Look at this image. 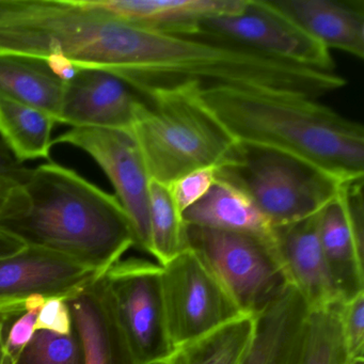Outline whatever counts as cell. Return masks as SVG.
Masks as SVG:
<instances>
[{
    "label": "cell",
    "instance_id": "1",
    "mask_svg": "<svg viewBox=\"0 0 364 364\" xmlns=\"http://www.w3.org/2000/svg\"><path fill=\"white\" fill-rule=\"evenodd\" d=\"M238 144L297 157L342 183L364 178V129L317 100L221 88L198 95Z\"/></svg>",
    "mask_w": 364,
    "mask_h": 364
},
{
    "label": "cell",
    "instance_id": "2",
    "mask_svg": "<svg viewBox=\"0 0 364 364\" xmlns=\"http://www.w3.org/2000/svg\"><path fill=\"white\" fill-rule=\"evenodd\" d=\"M28 202L0 229L26 246L65 255L102 274L135 246L131 221L116 196L56 163L29 169L23 182Z\"/></svg>",
    "mask_w": 364,
    "mask_h": 364
},
{
    "label": "cell",
    "instance_id": "3",
    "mask_svg": "<svg viewBox=\"0 0 364 364\" xmlns=\"http://www.w3.org/2000/svg\"><path fill=\"white\" fill-rule=\"evenodd\" d=\"M196 89L139 101L131 132L151 181L170 185L200 168L227 166L238 144L200 102Z\"/></svg>",
    "mask_w": 364,
    "mask_h": 364
},
{
    "label": "cell",
    "instance_id": "4",
    "mask_svg": "<svg viewBox=\"0 0 364 364\" xmlns=\"http://www.w3.org/2000/svg\"><path fill=\"white\" fill-rule=\"evenodd\" d=\"M217 178L244 191L272 228L321 212L346 184L297 157L242 144Z\"/></svg>",
    "mask_w": 364,
    "mask_h": 364
},
{
    "label": "cell",
    "instance_id": "5",
    "mask_svg": "<svg viewBox=\"0 0 364 364\" xmlns=\"http://www.w3.org/2000/svg\"><path fill=\"white\" fill-rule=\"evenodd\" d=\"M186 244L246 314L261 312L289 284L272 238L186 225Z\"/></svg>",
    "mask_w": 364,
    "mask_h": 364
},
{
    "label": "cell",
    "instance_id": "6",
    "mask_svg": "<svg viewBox=\"0 0 364 364\" xmlns=\"http://www.w3.org/2000/svg\"><path fill=\"white\" fill-rule=\"evenodd\" d=\"M193 35L319 71L336 72L331 53L272 0H247L242 12L199 23Z\"/></svg>",
    "mask_w": 364,
    "mask_h": 364
},
{
    "label": "cell",
    "instance_id": "7",
    "mask_svg": "<svg viewBox=\"0 0 364 364\" xmlns=\"http://www.w3.org/2000/svg\"><path fill=\"white\" fill-rule=\"evenodd\" d=\"M161 266L166 319L174 350L246 315L214 272L191 249Z\"/></svg>",
    "mask_w": 364,
    "mask_h": 364
},
{
    "label": "cell",
    "instance_id": "8",
    "mask_svg": "<svg viewBox=\"0 0 364 364\" xmlns=\"http://www.w3.org/2000/svg\"><path fill=\"white\" fill-rule=\"evenodd\" d=\"M161 274L159 263L140 259H120L105 272L119 323L139 364L164 363L174 351Z\"/></svg>",
    "mask_w": 364,
    "mask_h": 364
},
{
    "label": "cell",
    "instance_id": "9",
    "mask_svg": "<svg viewBox=\"0 0 364 364\" xmlns=\"http://www.w3.org/2000/svg\"><path fill=\"white\" fill-rule=\"evenodd\" d=\"M90 155L116 189L135 235V247L151 255V178L131 129L75 127L53 139Z\"/></svg>",
    "mask_w": 364,
    "mask_h": 364
},
{
    "label": "cell",
    "instance_id": "10",
    "mask_svg": "<svg viewBox=\"0 0 364 364\" xmlns=\"http://www.w3.org/2000/svg\"><path fill=\"white\" fill-rule=\"evenodd\" d=\"M319 238L338 299L346 302L364 293L363 180L343 185L321 210Z\"/></svg>",
    "mask_w": 364,
    "mask_h": 364
},
{
    "label": "cell",
    "instance_id": "11",
    "mask_svg": "<svg viewBox=\"0 0 364 364\" xmlns=\"http://www.w3.org/2000/svg\"><path fill=\"white\" fill-rule=\"evenodd\" d=\"M97 276L65 255L27 246L0 259V306L23 304L33 296L67 299Z\"/></svg>",
    "mask_w": 364,
    "mask_h": 364
},
{
    "label": "cell",
    "instance_id": "12",
    "mask_svg": "<svg viewBox=\"0 0 364 364\" xmlns=\"http://www.w3.org/2000/svg\"><path fill=\"white\" fill-rule=\"evenodd\" d=\"M112 74L80 70L65 82L57 123L75 127L131 129L140 100Z\"/></svg>",
    "mask_w": 364,
    "mask_h": 364
},
{
    "label": "cell",
    "instance_id": "13",
    "mask_svg": "<svg viewBox=\"0 0 364 364\" xmlns=\"http://www.w3.org/2000/svg\"><path fill=\"white\" fill-rule=\"evenodd\" d=\"M65 300L84 348L85 364H139L119 323L105 272Z\"/></svg>",
    "mask_w": 364,
    "mask_h": 364
},
{
    "label": "cell",
    "instance_id": "14",
    "mask_svg": "<svg viewBox=\"0 0 364 364\" xmlns=\"http://www.w3.org/2000/svg\"><path fill=\"white\" fill-rule=\"evenodd\" d=\"M321 210L308 218L272 229V245L285 279L301 295L309 309L340 301L328 276L321 250Z\"/></svg>",
    "mask_w": 364,
    "mask_h": 364
},
{
    "label": "cell",
    "instance_id": "15",
    "mask_svg": "<svg viewBox=\"0 0 364 364\" xmlns=\"http://www.w3.org/2000/svg\"><path fill=\"white\" fill-rule=\"evenodd\" d=\"M309 306L291 285L257 313V330L244 364H300Z\"/></svg>",
    "mask_w": 364,
    "mask_h": 364
},
{
    "label": "cell",
    "instance_id": "16",
    "mask_svg": "<svg viewBox=\"0 0 364 364\" xmlns=\"http://www.w3.org/2000/svg\"><path fill=\"white\" fill-rule=\"evenodd\" d=\"M298 26L328 50L364 57L362 0H272Z\"/></svg>",
    "mask_w": 364,
    "mask_h": 364
},
{
    "label": "cell",
    "instance_id": "17",
    "mask_svg": "<svg viewBox=\"0 0 364 364\" xmlns=\"http://www.w3.org/2000/svg\"><path fill=\"white\" fill-rule=\"evenodd\" d=\"M107 14L139 26L170 33H189L199 23L233 16L247 0H95Z\"/></svg>",
    "mask_w": 364,
    "mask_h": 364
},
{
    "label": "cell",
    "instance_id": "18",
    "mask_svg": "<svg viewBox=\"0 0 364 364\" xmlns=\"http://www.w3.org/2000/svg\"><path fill=\"white\" fill-rule=\"evenodd\" d=\"M187 225L272 238V225L237 187L217 178L208 195L183 214Z\"/></svg>",
    "mask_w": 364,
    "mask_h": 364
},
{
    "label": "cell",
    "instance_id": "19",
    "mask_svg": "<svg viewBox=\"0 0 364 364\" xmlns=\"http://www.w3.org/2000/svg\"><path fill=\"white\" fill-rule=\"evenodd\" d=\"M65 82L44 61L0 55V95L37 108L56 123Z\"/></svg>",
    "mask_w": 364,
    "mask_h": 364
},
{
    "label": "cell",
    "instance_id": "20",
    "mask_svg": "<svg viewBox=\"0 0 364 364\" xmlns=\"http://www.w3.org/2000/svg\"><path fill=\"white\" fill-rule=\"evenodd\" d=\"M257 330V316L233 319L183 346L167 360L169 364H244Z\"/></svg>",
    "mask_w": 364,
    "mask_h": 364
},
{
    "label": "cell",
    "instance_id": "21",
    "mask_svg": "<svg viewBox=\"0 0 364 364\" xmlns=\"http://www.w3.org/2000/svg\"><path fill=\"white\" fill-rule=\"evenodd\" d=\"M55 124L50 114L0 95V136L18 163L50 157Z\"/></svg>",
    "mask_w": 364,
    "mask_h": 364
},
{
    "label": "cell",
    "instance_id": "22",
    "mask_svg": "<svg viewBox=\"0 0 364 364\" xmlns=\"http://www.w3.org/2000/svg\"><path fill=\"white\" fill-rule=\"evenodd\" d=\"M342 302L309 309L300 364H348L350 362L341 317Z\"/></svg>",
    "mask_w": 364,
    "mask_h": 364
},
{
    "label": "cell",
    "instance_id": "23",
    "mask_svg": "<svg viewBox=\"0 0 364 364\" xmlns=\"http://www.w3.org/2000/svg\"><path fill=\"white\" fill-rule=\"evenodd\" d=\"M151 255L159 265L187 248L186 225L176 208L169 186L150 183Z\"/></svg>",
    "mask_w": 364,
    "mask_h": 364
},
{
    "label": "cell",
    "instance_id": "24",
    "mask_svg": "<svg viewBox=\"0 0 364 364\" xmlns=\"http://www.w3.org/2000/svg\"><path fill=\"white\" fill-rule=\"evenodd\" d=\"M46 298L0 306V364H16L36 332L38 313Z\"/></svg>",
    "mask_w": 364,
    "mask_h": 364
},
{
    "label": "cell",
    "instance_id": "25",
    "mask_svg": "<svg viewBox=\"0 0 364 364\" xmlns=\"http://www.w3.org/2000/svg\"><path fill=\"white\" fill-rule=\"evenodd\" d=\"M16 364H85L80 336L73 326L71 333L36 330Z\"/></svg>",
    "mask_w": 364,
    "mask_h": 364
},
{
    "label": "cell",
    "instance_id": "26",
    "mask_svg": "<svg viewBox=\"0 0 364 364\" xmlns=\"http://www.w3.org/2000/svg\"><path fill=\"white\" fill-rule=\"evenodd\" d=\"M218 168L205 167L193 170L168 185L180 214L203 199L217 182Z\"/></svg>",
    "mask_w": 364,
    "mask_h": 364
},
{
    "label": "cell",
    "instance_id": "27",
    "mask_svg": "<svg viewBox=\"0 0 364 364\" xmlns=\"http://www.w3.org/2000/svg\"><path fill=\"white\" fill-rule=\"evenodd\" d=\"M341 317L349 357L364 359V293L342 302Z\"/></svg>",
    "mask_w": 364,
    "mask_h": 364
},
{
    "label": "cell",
    "instance_id": "28",
    "mask_svg": "<svg viewBox=\"0 0 364 364\" xmlns=\"http://www.w3.org/2000/svg\"><path fill=\"white\" fill-rule=\"evenodd\" d=\"M36 330H48L58 334L71 333L73 321L65 298H48L38 313Z\"/></svg>",
    "mask_w": 364,
    "mask_h": 364
},
{
    "label": "cell",
    "instance_id": "29",
    "mask_svg": "<svg viewBox=\"0 0 364 364\" xmlns=\"http://www.w3.org/2000/svg\"><path fill=\"white\" fill-rule=\"evenodd\" d=\"M28 198L22 183L0 174V220L20 214Z\"/></svg>",
    "mask_w": 364,
    "mask_h": 364
},
{
    "label": "cell",
    "instance_id": "30",
    "mask_svg": "<svg viewBox=\"0 0 364 364\" xmlns=\"http://www.w3.org/2000/svg\"><path fill=\"white\" fill-rule=\"evenodd\" d=\"M29 169L23 167L22 164L18 163L10 151L6 148L3 142H0V174L9 176L18 182H24L25 178L28 174Z\"/></svg>",
    "mask_w": 364,
    "mask_h": 364
},
{
    "label": "cell",
    "instance_id": "31",
    "mask_svg": "<svg viewBox=\"0 0 364 364\" xmlns=\"http://www.w3.org/2000/svg\"><path fill=\"white\" fill-rule=\"evenodd\" d=\"M26 245L9 232L0 229V259L12 257L26 248Z\"/></svg>",
    "mask_w": 364,
    "mask_h": 364
},
{
    "label": "cell",
    "instance_id": "32",
    "mask_svg": "<svg viewBox=\"0 0 364 364\" xmlns=\"http://www.w3.org/2000/svg\"><path fill=\"white\" fill-rule=\"evenodd\" d=\"M348 364H364V359L350 360Z\"/></svg>",
    "mask_w": 364,
    "mask_h": 364
},
{
    "label": "cell",
    "instance_id": "33",
    "mask_svg": "<svg viewBox=\"0 0 364 364\" xmlns=\"http://www.w3.org/2000/svg\"><path fill=\"white\" fill-rule=\"evenodd\" d=\"M159 364H169L168 362H164V363H159Z\"/></svg>",
    "mask_w": 364,
    "mask_h": 364
}]
</instances>
